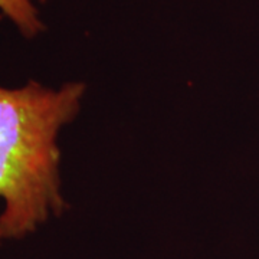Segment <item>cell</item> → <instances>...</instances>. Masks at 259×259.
I'll return each mask as SVG.
<instances>
[{
    "instance_id": "1",
    "label": "cell",
    "mask_w": 259,
    "mask_h": 259,
    "mask_svg": "<svg viewBox=\"0 0 259 259\" xmlns=\"http://www.w3.org/2000/svg\"><path fill=\"white\" fill-rule=\"evenodd\" d=\"M85 85L0 87V232L20 239L64 212L58 136L79 111Z\"/></svg>"
},
{
    "instance_id": "2",
    "label": "cell",
    "mask_w": 259,
    "mask_h": 259,
    "mask_svg": "<svg viewBox=\"0 0 259 259\" xmlns=\"http://www.w3.org/2000/svg\"><path fill=\"white\" fill-rule=\"evenodd\" d=\"M47 2V0H39ZM0 12L9 19L25 37H35L45 30L39 12L32 0H0Z\"/></svg>"
},
{
    "instance_id": "3",
    "label": "cell",
    "mask_w": 259,
    "mask_h": 259,
    "mask_svg": "<svg viewBox=\"0 0 259 259\" xmlns=\"http://www.w3.org/2000/svg\"><path fill=\"white\" fill-rule=\"evenodd\" d=\"M3 239H5V238H3V235H2V232H0V242L3 241Z\"/></svg>"
}]
</instances>
